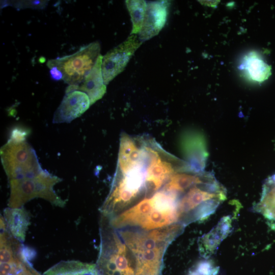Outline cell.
Segmentation results:
<instances>
[{
  "label": "cell",
  "mask_w": 275,
  "mask_h": 275,
  "mask_svg": "<svg viewBox=\"0 0 275 275\" xmlns=\"http://www.w3.org/2000/svg\"><path fill=\"white\" fill-rule=\"evenodd\" d=\"M242 66L249 77L258 82L267 79L271 74L270 66L255 52L245 57Z\"/></svg>",
  "instance_id": "cell-17"
},
{
  "label": "cell",
  "mask_w": 275,
  "mask_h": 275,
  "mask_svg": "<svg viewBox=\"0 0 275 275\" xmlns=\"http://www.w3.org/2000/svg\"><path fill=\"white\" fill-rule=\"evenodd\" d=\"M62 181L61 178L45 170L34 177L9 180L10 193L8 206L21 208L35 198H41L56 206L64 207L66 201L56 194L53 188Z\"/></svg>",
  "instance_id": "cell-4"
},
{
  "label": "cell",
  "mask_w": 275,
  "mask_h": 275,
  "mask_svg": "<svg viewBox=\"0 0 275 275\" xmlns=\"http://www.w3.org/2000/svg\"><path fill=\"white\" fill-rule=\"evenodd\" d=\"M145 164L136 166L121 177L115 178L107 198L100 208L101 216L111 218L131 203L145 186Z\"/></svg>",
  "instance_id": "cell-5"
},
{
  "label": "cell",
  "mask_w": 275,
  "mask_h": 275,
  "mask_svg": "<svg viewBox=\"0 0 275 275\" xmlns=\"http://www.w3.org/2000/svg\"><path fill=\"white\" fill-rule=\"evenodd\" d=\"M91 105L88 95L75 90L66 93L60 105L54 112L53 123H69L80 117Z\"/></svg>",
  "instance_id": "cell-10"
},
{
  "label": "cell",
  "mask_w": 275,
  "mask_h": 275,
  "mask_svg": "<svg viewBox=\"0 0 275 275\" xmlns=\"http://www.w3.org/2000/svg\"><path fill=\"white\" fill-rule=\"evenodd\" d=\"M147 151L140 149L135 141L126 134L121 135L118 167L121 174H125L134 167L145 164Z\"/></svg>",
  "instance_id": "cell-13"
},
{
  "label": "cell",
  "mask_w": 275,
  "mask_h": 275,
  "mask_svg": "<svg viewBox=\"0 0 275 275\" xmlns=\"http://www.w3.org/2000/svg\"><path fill=\"white\" fill-rule=\"evenodd\" d=\"M184 195L163 190L111 218L101 217L115 229L135 226L151 231L176 224L185 226L179 210Z\"/></svg>",
  "instance_id": "cell-1"
},
{
  "label": "cell",
  "mask_w": 275,
  "mask_h": 275,
  "mask_svg": "<svg viewBox=\"0 0 275 275\" xmlns=\"http://www.w3.org/2000/svg\"><path fill=\"white\" fill-rule=\"evenodd\" d=\"M184 227L176 224L150 231H121L119 234L134 259L135 275H160L167 248Z\"/></svg>",
  "instance_id": "cell-2"
},
{
  "label": "cell",
  "mask_w": 275,
  "mask_h": 275,
  "mask_svg": "<svg viewBox=\"0 0 275 275\" xmlns=\"http://www.w3.org/2000/svg\"><path fill=\"white\" fill-rule=\"evenodd\" d=\"M44 275H100L96 264L78 261H62L48 269Z\"/></svg>",
  "instance_id": "cell-15"
},
{
  "label": "cell",
  "mask_w": 275,
  "mask_h": 275,
  "mask_svg": "<svg viewBox=\"0 0 275 275\" xmlns=\"http://www.w3.org/2000/svg\"><path fill=\"white\" fill-rule=\"evenodd\" d=\"M102 59L103 56L100 54L82 82L78 86H69L66 90V93L75 90L84 92L89 96L91 105L102 98L106 91L102 73Z\"/></svg>",
  "instance_id": "cell-12"
},
{
  "label": "cell",
  "mask_w": 275,
  "mask_h": 275,
  "mask_svg": "<svg viewBox=\"0 0 275 275\" xmlns=\"http://www.w3.org/2000/svg\"><path fill=\"white\" fill-rule=\"evenodd\" d=\"M255 208L275 226V174L265 182L260 199Z\"/></svg>",
  "instance_id": "cell-16"
},
{
  "label": "cell",
  "mask_w": 275,
  "mask_h": 275,
  "mask_svg": "<svg viewBox=\"0 0 275 275\" xmlns=\"http://www.w3.org/2000/svg\"><path fill=\"white\" fill-rule=\"evenodd\" d=\"M96 265L100 275H135L134 259L119 234L101 218Z\"/></svg>",
  "instance_id": "cell-3"
},
{
  "label": "cell",
  "mask_w": 275,
  "mask_h": 275,
  "mask_svg": "<svg viewBox=\"0 0 275 275\" xmlns=\"http://www.w3.org/2000/svg\"><path fill=\"white\" fill-rule=\"evenodd\" d=\"M3 216L10 234L20 242H23L30 224L29 212L23 207H7L4 209Z\"/></svg>",
  "instance_id": "cell-14"
},
{
  "label": "cell",
  "mask_w": 275,
  "mask_h": 275,
  "mask_svg": "<svg viewBox=\"0 0 275 275\" xmlns=\"http://www.w3.org/2000/svg\"><path fill=\"white\" fill-rule=\"evenodd\" d=\"M50 69V74L52 79L54 80H60L63 79V74L62 72L56 67L51 66Z\"/></svg>",
  "instance_id": "cell-21"
},
{
  "label": "cell",
  "mask_w": 275,
  "mask_h": 275,
  "mask_svg": "<svg viewBox=\"0 0 275 275\" xmlns=\"http://www.w3.org/2000/svg\"><path fill=\"white\" fill-rule=\"evenodd\" d=\"M169 6L167 1L147 3L144 20L138 34L142 43L157 35L163 28L167 21Z\"/></svg>",
  "instance_id": "cell-11"
},
{
  "label": "cell",
  "mask_w": 275,
  "mask_h": 275,
  "mask_svg": "<svg viewBox=\"0 0 275 275\" xmlns=\"http://www.w3.org/2000/svg\"><path fill=\"white\" fill-rule=\"evenodd\" d=\"M125 4L132 24L131 34H139L144 20L147 3L142 0H128Z\"/></svg>",
  "instance_id": "cell-18"
},
{
  "label": "cell",
  "mask_w": 275,
  "mask_h": 275,
  "mask_svg": "<svg viewBox=\"0 0 275 275\" xmlns=\"http://www.w3.org/2000/svg\"><path fill=\"white\" fill-rule=\"evenodd\" d=\"M150 160L146 172L145 186L147 193H152L158 189L185 163L176 169L173 164L162 158L156 151L146 148Z\"/></svg>",
  "instance_id": "cell-9"
},
{
  "label": "cell",
  "mask_w": 275,
  "mask_h": 275,
  "mask_svg": "<svg viewBox=\"0 0 275 275\" xmlns=\"http://www.w3.org/2000/svg\"><path fill=\"white\" fill-rule=\"evenodd\" d=\"M142 43L138 35L131 34L125 41L103 57L101 68L105 85H107L123 71Z\"/></svg>",
  "instance_id": "cell-8"
},
{
  "label": "cell",
  "mask_w": 275,
  "mask_h": 275,
  "mask_svg": "<svg viewBox=\"0 0 275 275\" xmlns=\"http://www.w3.org/2000/svg\"><path fill=\"white\" fill-rule=\"evenodd\" d=\"M30 131L23 127H15L11 131L9 139L15 142H22L26 141V137Z\"/></svg>",
  "instance_id": "cell-20"
},
{
  "label": "cell",
  "mask_w": 275,
  "mask_h": 275,
  "mask_svg": "<svg viewBox=\"0 0 275 275\" xmlns=\"http://www.w3.org/2000/svg\"><path fill=\"white\" fill-rule=\"evenodd\" d=\"M0 154L8 181L34 177L43 171L35 150L26 141L9 140L1 148Z\"/></svg>",
  "instance_id": "cell-6"
},
{
  "label": "cell",
  "mask_w": 275,
  "mask_h": 275,
  "mask_svg": "<svg viewBox=\"0 0 275 275\" xmlns=\"http://www.w3.org/2000/svg\"><path fill=\"white\" fill-rule=\"evenodd\" d=\"M100 51V43L94 42L81 47L73 54L49 60L48 68L56 66L69 86H78L95 64Z\"/></svg>",
  "instance_id": "cell-7"
},
{
  "label": "cell",
  "mask_w": 275,
  "mask_h": 275,
  "mask_svg": "<svg viewBox=\"0 0 275 275\" xmlns=\"http://www.w3.org/2000/svg\"><path fill=\"white\" fill-rule=\"evenodd\" d=\"M48 1H19L11 2V5L18 9L32 8L41 9L44 8Z\"/></svg>",
  "instance_id": "cell-19"
}]
</instances>
